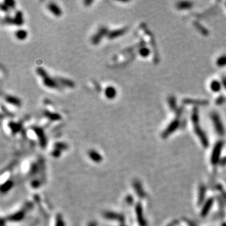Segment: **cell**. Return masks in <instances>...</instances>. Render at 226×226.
Segmentation results:
<instances>
[{"label": "cell", "mask_w": 226, "mask_h": 226, "mask_svg": "<svg viewBox=\"0 0 226 226\" xmlns=\"http://www.w3.org/2000/svg\"><path fill=\"white\" fill-rule=\"evenodd\" d=\"M55 226H65V223L64 222L62 216L61 214H57L56 217V225Z\"/></svg>", "instance_id": "cell-15"}, {"label": "cell", "mask_w": 226, "mask_h": 226, "mask_svg": "<svg viewBox=\"0 0 226 226\" xmlns=\"http://www.w3.org/2000/svg\"><path fill=\"white\" fill-rule=\"evenodd\" d=\"M34 130H35V133H37L38 138H39L40 145L42 146V147H43V148H44L46 145V143H47V141H46V136H45V135H44V133H43V131L42 130V129H40V127H35V128H34Z\"/></svg>", "instance_id": "cell-5"}, {"label": "cell", "mask_w": 226, "mask_h": 226, "mask_svg": "<svg viewBox=\"0 0 226 226\" xmlns=\"http://www.w3.org/2000/svg\"><path fill=\"white\" fill-rule=\"evenodd\" d=\"M43 84H44L46 86L50 87V88H55V87L58 86L56 81L51 79V78H49L48 76L45 78L44 79H43Z\"/></svg>", "instance_id": "cell-9"}, {"label": "cell", "mask_w": 226, "mask_h": 226, "mask_svg": "<svg viewBox=\"0 0 226 226\" xmlns=\"http://www.w3.org/2000/svg\"><path fill=\"white\" fill-rule=\"evenodd\" d=\"M135 213L136 216H137L138 222V224L140 225V226H146V222L144 220V214H143V209L140 203H138L136 204Z\"/></svg>", "instance_id": "cell-2"}, {"label": "cell", "mask_w": 226, "mask_h": 226, "mask_svg": "<svg viewBox=\"0 0 226 226\" xmlns=\"http://www.w3.org/2000/svg\"><path fill=\"white\" fill-rule=\"evenodd\" d=\"M38 171V166L37 164H35L34 163L33 165L31 167V171H30V174H37Z\"/></svg>", "instance_id": "cell-20"}, {"label": "cell", "mask_w": 226, "mask_h": 226, "mask_svg": "<svg viewBox=\"0 0 226 226\" xmlns=\"http://www.w3.org/2000/svg\"><path fill=\"white\" fill-rule=\"evenodd\" d=\"M13 181L11 180L7 181V182H5V183L2 185V187H1V192H2V193H7V192L9 191V190L13 187Z\"/></svg>", "instance_id": "cell-10"}, {"label": "cell", "mask_w": 226, "mask_h": 226, "mask_svg": "<svg viewBox=\"0 0 226 226\" xmlns=\"http://www.w3.org/2000/svg\"><path fill=\"white\" fill-rule=\"evenodd\" d=\"M126 32V29H118V30H115L111 32V33H109L108 35V37L111 39H113V38H115L116 37H119L120 35H122V34H124L125 32Z\"/></svg>", "instance_id": "cell-13"}, {"label": "cell", "mask_w": 226, "mask_h": 226, "mask_svg": "<svg viewBox=\"0 0 226 226\" xmlns=\"http://www.w3.org/2000/svg\"><path fill=\"white\" fill-rule=\"evenodd\" d=\"M121 226H126V225H122Z\"/></svg>", "instance_id": "cell-27"}, {"label": "cell", "mask_w": 226, "mask_h": 226, "mask_svg": "<svg viewBox=\"0 0 226 226\" xmlns=\"http://www.w3.org/2000/svg\"><path fill=\"white\" fill-rule=\"evenodd\" d=\"M46 116H48L49 118L53 119V120L60 119V116H59V115H58V114H55V115H54V114H48V113H47V114H46Z\"/></svg>", "instance_id": "cell-21"}, {"label": "cell", "mask_w": 226, "mask_h": 226, "mask_svg": "<svg viewBox=\"0 0 226 226\" xmlns=\"http://www.w3.org/2000/svg\"><path fill=\"white\" fill-rule=\"evenodd\" d=\"M61 155V151L59 150V149H56L54 152H52V155L54 157H59Z\"/></svg>", "instance_id": "cell-22"}, {"label": "cell", "mask_w": 226, "mask_h": 226, "mask_svg": "<svg viewBox=\"0 0 226 226\" xmlns=\"http://www.w3.org/2000/svg\"><path fill=\"white\" fill-rule=\"evenodd\" d=\"M133 187H134V190H135V192L137 193V195L139 197H143L144 195V191L142 190V187H141V184L138 182V181H135V182H133Z\"/></svg>", "instance_id": "cell-11"}, {"label": "cell", "mask_w": 226, "mask_h": 226, "mask_svg": "<svg viewBox=\"0 0 226 226\" xmlns=\"http://www.w3.org/2000/svg\"><path fill=\"white\" fill-rule=\"evenodd\" d=\"M59 83H61V84H64V85L65 86H74V84H73L71 81H69V80L64 79V78H59Z\"/></svg>", "instance_id": "cell-17"}, {"label": "cell", "mask_w": 226, "mask_h": 226, "mask_svg": "<svg viewBox=\"0 0 226 226\" xmlns=\"http://www.w3.org/2000/svg\"><path fill=\"white\" fill-rule=\"evenodd\" d=\"M37 72L38 74L40 75V76H41L42 77L44 78H45L48 77V75L46 74V71H45V70H43V68H41V67H38L37 69Z\"/></svg>", "instance_id": "cell-19"}, {"label": "cell", "mask_w": 226, "mask_h": 226, "mask_svg": "<svg viewBox=\"0 0 226 226\" xmlns=\"http://www.w3.org/2000/svg\"><path fill=\"white\" fill-rule=\"evenodd\" d=\"M89 226H97V224L95 222H90L89 223Z\"/></svg>", "instance_id": "cell-26"}, {"label": "cell", "mask_w": 226, "mask_h": 226, "mask_svg": "<svg viewBox=\"0 0 226 226\" xmlns=\"http://www.w3.org/2000/svg\"><path fill=\"white\" fill-rule=\"evenodd\" d=\"M15 35H16V37L17 38V39H18V40H25L26 38L27 37V32L26 30H24V29H19V30L16 31V34H15Z\"/></svg>", "instance_id": "cell-12"}, {"label": "cell", "mask_w": 226, "mask_h": 226, "mask_svg": "<svg viewBox=\"0 0 226 226\" xmlns=\"http://www.w3.org/2000/svg\"><path fill=\"white\" fill-rule=\"evenodd\" d=\"M55 148L60 151L65 150V149H67V145L66 144H65V143L58 142L55 144Z\"/></svg>", "instance_id": "cell-16"}, {"label": "cell", "mask_w": 226, "mask_h": 226, "mask_svg": "<svg viewBox=\"0 0 226 226\" xmlns=\"http://www.w3.org/2000/svg\"><path fill=\"white\" fill-rule=\"evenodd\" d=\"M24 217H25V210L22 209V210H20L17 212H15L13 214L9 215L7 220L8 221L18 222L22 220L24 218Z\"/></svg>", "instance_id": "cell-3"}, {"label": "cell", "mask_w": 226, "mask_h": 226, "mask_svg": "<svg viewBox=\"0 0 226 226\" xmlns=\"http://www.w3.org/2000/svg\"><path fill=\"white\" fill-rule=\"evenodd\" d=\"M14 21L16 23V24L17 25H21L23 23V18H22V13L20 11L18 12L16 15V17L14 18Z\"/></svg>", "instance_id": "cell-14"}, {"label": "cell", "mask_w": 226, "mask_h": 226, "mask_svg": "<svg viewBox=\"0 0 226 226\" xmlns=\"http://www.w3.org/2000/svg\"><path fill=\"white\" fill-rule=\"evenodd\" d=\"M105 95L108 99H113L116 95V90L112 86H108L105 89Z\"/></svg>", "instance_id": "cell-7"}, {"label": "cell", "mask_w": 226, "mask_h": 226, "mask_svg": "<svg viewBox=\"0 0 226 226\" xmlns=\"http://www.w3.org/2000/svg\"><path fill=\"white\" fill-rule=\"evenodd\" d=\"M10 128H11V130L13 129V130H16V131H18L19 130V125H15V124H10Z\"/></svg>", "instance_id": "cell-23"}, {"label": "cell", "mask_w": 226, "mask_h": 226, "mask_svg": "<svg viewBox=\"0 0 226 226\" xmlns=\"http://www.w3.org/2000/svg\"><path fill=\"white\" fill-rule=\"evenodd\" d=\"M139 54L140 55L142 56L143 57H146L149 54V50L148 48H141V50H140Z\"/></svg>", "instance_id": "cell-18"}, {"label": "cell", "mask_w": 226, "mask_h": 226, "mask_svg": "<svg viewBox=\"0 0 226 226\" xmlns=\"http://www.w3.org/2000/svg\"><path fill=\"white\" fill-rule=\"evenodd\" d=\"M103 217L105 218L108 219V220H116V221L120 222V223H124L125 221V217L122 214L119 213H116V212H105L103 213Z\"/></svg>", "instance_id": "cell-1"}, {"label": "cell", "mask_w": 226, "mask_h": 226, "mask_svg": "<svg viewBox=\"0 0 226 226\" xmlns=\"http://www.w3.org/2000/svg\"><path fill=\"white\" fill-rule=\"evenodd\" d=\"M89 158L92 160V161L95 162V163H100L103 160V157L100 154L98 153L97 151L94 150V149H91L88 152Z\"/></svg>", "instance_id": "cell-4"}, {"label": "cell", "mask_w": 226, "mask_h": 226, "mask_svg": "<svg viewBox=\"0 0 226 226\" xmlns=\"http://www.w3.org/2000/svg\"><path fill=\"white\" fill-rule=\"evenodd\" d=\"M32 187H33L34 188H37L39 185H40V182H38V181L35 180V181H33V182H32Z\"/></svg>", "instance_id": "cell-25"}, {"label": "cell", "mask_w": 226, "mask_h": 226, "mask_svg": "<svg viewBox=\"0 0 226 226\" xmlns=\"http://www.w3.org/2000/svg\"><path fill=\"white\" fill-rule=\"evenodd\" d=\"M5 100H6L8 103L13 105V106H20L21 105V100H20V99H18V98L14 96H10V95L7 96L6 97H5Z\"/></svg>", "instance_id": "cell-8"}, {"label": "cell", "mask_w": 226, "mask_h": 226, "mask_svg": "<svg viewBox=\"0 0 226 226\" xmlns=\"http://www.w3.org/2000/svg\"><path fill=\"white\" fill-rule=\"evenodd\" d=\"M48 8L54 16H60L62 15V10L60 9V7L56 5V4L54 3V2H51L49 3L48 5Z\"/></svg>", "instance_id": "cell-6"}, {"label": "cell", "mask_w": 226, "mask_h": 226, "mask_svg": "<svg viewBox=\"0 0 226 226\" xmlns=\"http://www.w3.org/2000/svg\"><path fill=\"white\" fill-rule=\"evenodd\" d=\"M5 5L7 7H14L15 2H12V1H8V2H5Z\"/></svg>", "instance_id": "cell-24"}]
</instances>
